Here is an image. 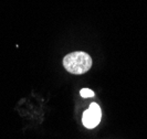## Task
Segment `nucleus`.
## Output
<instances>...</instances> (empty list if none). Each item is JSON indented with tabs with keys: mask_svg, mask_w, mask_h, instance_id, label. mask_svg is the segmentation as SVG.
I'll return each instance as SVG.
<instances>
[{
	"mask_svg": "<svg viewBox=\"0 0 147 139\" xmlns=\"http://www.w3.org/2000/svg\"><path fill=\"white\" fill-rule=\"evenodd\" d=\"M63 66L72 74H84L92 66V58L85 52H72L64 56Z\"/></svg>",
	"mask_w": 147,
	"mask_h": 139,
	"instance_id": "1",
	"label": "nucleus"
},
{
	"mask_svg": "<svg viewBox=\"0 0 147 139\" xmlns=\"http://www.w3.org/2000/svg\"><path fill=\"white\" fill-rule=\"evenodd\" d=\"M101 118H102L101 107L96 103H92L90 105L88 109L84 111L83 117H82V122H83V125L86 128L92 129V128H94L100 124Z\"/></svg>",
	"mask_w": 147,
	"mask_h": 139,
	"instance_id": "2",
	"label": "nucleus"
},
{
	"mask_svg": "<svg viewBox=\"0 0 147 139\" xmlns=\"http://www.w3.org/2000/svg\"><path fill=\"white\" fill-rule=\"evenodd\" d=\"M80 95L82 97H84V98H86V97H93L94 96V92L92 89H90V88H82L81 91H80Z\"/></svg>",
	"mask_w": 147,
	"mask_h": 139,
	"instance_id": "3",
	"label": "nucleus"
}]
</instances>
